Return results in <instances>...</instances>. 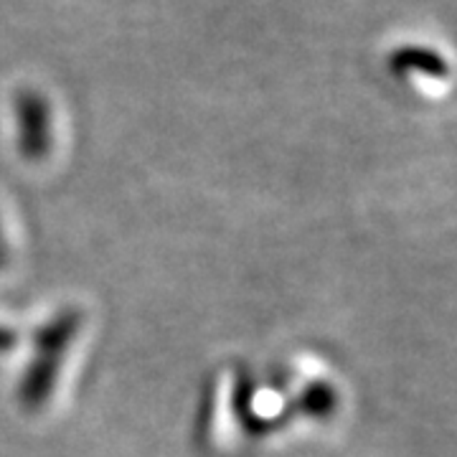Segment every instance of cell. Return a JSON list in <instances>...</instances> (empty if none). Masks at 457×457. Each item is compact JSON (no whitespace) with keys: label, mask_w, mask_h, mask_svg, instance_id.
<instances>
[{"label":"cell","mask_w":457,"mask_h":457,"mask_svg":"<svg viewBox=\"0 0 457 457\" xmlns=\"http://www.w3.org/2000/svg\"><path fill=\"white\" fill-rule=\"evenodd\" d=\"M394 71L407 74V71H422L427 77H445L447 74V64L440 54H435L432 49L425 46H404L396 49L389 59Z\"/></svg>","instance_id":"obj_2"},{"label":"cell","mask_w":457,"mask_h":457,"mask_svg":"<svg viewBox=\"0 0 457 457\" xmlns=\"http://www.w3.org/2000/svg\"><path fill=\"white\" fill-rule=\"evenodd\" d=\"M18 117H21V145L29 158H38L49 143V107L46 102L26 92L18 97Z\"/></svg>","instance_id":"obj_1"},{"label":"cell","mask_w":457,"mask_h":457,"mask_svg":"<svg viewBox=\"0 0 457 457\" xmlns=\"http://www.w3.org/2000/svg\"><path fill=\"white\" fill-rule=\"evenodd\" d=\"M8 345H13V333L0 328V348H8Z\"/></svg>","instance_id":"obj_3"}]
</instances>
